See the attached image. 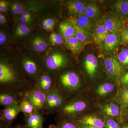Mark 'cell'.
Masks as SVG:
<instances>
[{
    "mask_svg": "<svg viewBox=\"0 0 128 128\" xmlns=\"http://www.w3.org/2000/svg\"><path fill=\"white\" fill-rule=\"evenodd\" d=\"M99 108L100 112L104 118H112L119 120L122 122L121 106L114 100L101 104Z\"/></svg>",
    "mask_w": 128,
    "mask_h": 128,
    "instance_id": "obj_10",
    "label": "cell"
},
{
    "mask_svg": "<svg viewBox=\"0 0 128 128\" xmlns=\"http://www.w3.org/2000/svg\"><path fill=\"white\" fill-rule=\"evenodd\" d=\"M13 128H28L24 125H18L14 127Z\"/></svg>",
    "mask_w": 128,
    "mask_h": 128,
    "instance_id": "obj_50",
    "label": "cell"
},
{
    "mask_svg": "<svg viewBox=\"0 0 128 128\" xmlns=\"http://www.w3.org/2000/svg\"><path fill=\"white\" fill-rule=\"evenodd\" d=\"M121 44L119 32H110L102 41L100 49L104 55L114 54Z\"/></svg>",
    "mask_w": 128,
    "mask_h": 128,
    "instance_id": "obj_8",
    "label": "cell"
},
{
    "mask_svg": "<svg viewBox=\"0 0 128 128\" xmlns=\"http://www.w3.org/2000/svg\"><path fill=\"white\" fill-rule=\"evenodd\" d=\"M86 1L70 0L66 3V7L72 18H76L84 15Z\"/></svg>",
    "mask_w": 128,
    "mask_h": 128,
    "instance_id": "obj_21",
    "label": "cell"
},
{
    "mask_svg": "<svg viewBox=\"0 0 128 128\" xmlns=\"http://www.w3.org/2000/svg\"><path fill=\"white\" fill-rule=\"evenodd\" d=\"M68 64L66 57L62 53L58 52L47 57L44 66L48 72L56 74L65 68Z\"/></svg>",
    "mask_w": 128,
    "mask_h": 128,
    "instance_id": "obj_6",
    "label": "cell"
},
{
    "mask_svg": "<svg viewBox=\"0 0 128 128\" xmlns=\"http://www.w3.org/2000/svg\"><path fill=\"white\" fill-rule=\"evenodd\" d=\"M21 14H22V16H24L25 17L31 20V18H32V15L30 12H28V11L26 10H24Z\"/></svg>",
    "mask_w": 128,
    "mask_h": 128,
    "instance_id": "obj_44",
    "label": "cell"
},
{
    "mask_svg": "<svg viewBox=\"0 0 128 128\" xmlns=\"http://www.w3.org/2000/svg\"><path fill=\"white\" fill-rule=\"evenodd\" d=\"M7 4V2L6 1H0V12H4L6 11Z\"/></svg>",
    "mask_w": 128,
    "mask_h": 128,
    "instance_id": "obj_38",
    "label": "cell"
},
{
    "mask_svg": "<svg viewBox=\"0 0 128 128\" xmlns=\"http://www.w3.org/2000/svg\"><path fill=\"white\" fill-rule=\"evenodd\" d=\"M32 44L34 49L37 52L44 51L48 47V43L40 36H38L34 38Z\"/></svg>",
    "mask_w": 128,
    "mask_h": 128,
    "instance_id": "obj_31",
    "label": "cell"
},
{
    "mask_svg": "<svg viewBox=\"0 0 128 128\" xmlns=\"http://www.w3.org/2000/svg\"><path fill=\"white\" fill-rule=\"evenodd\" d=\"M120 128H128V124L124 122L121 123Z\"/></svg>",
    "mask_w": 128,
    "mask_h": 128,
    "instance_id": "obj_49",
    "label": "cell"
},
{
    "mask_svg": "<svg viewBox=\"0 0 128 128\" xmlns=\"http://www.w3.org/2000/svg\"><path fill=\"white\" fill-rule=\"evenodd\" d=\"M57 124L60 128H80L76 120L59 116L56 119Z\"/></svg>",
    "mask_w": 128,
    "mask_h": 128,
    "instance_id": "obj_28",
    "label": "cell"
},
{
    "mask_svg": "<svg viewBox=\"0 0 128 128\" xmlns=\"http://www.w3.org/2000/svg\"><path fill=\"white\" fill-rule=\"evenodd\" d=\"M48 72H43L37 77L35 85L44 94H47L56 88V78Z\"/></svg>",
    "mask_w": 128,
    "mask_h": 128,
    "instance_id": "obj_11",
    "label": "cell"
},
{
    "mask_svg": "<svg viewBox=\"0 0 128 128\" xmlns=\"http://www.w3.org/2000/svg\"><path fill=\"white\" fill-rule=\"evenodd\" d=\"M64 40L66 48L76 54L81 52L86 45L74 36Z\"/></svg>",
    "mask_w": 128,
    "mask_h": 128,
    "instance_id": "obj_25",
    "label": "cell"
},
{
    "mask_svg": "<svg viewBox=\"0 0 128 128\" xmlns=\"http://www.w3.org/2000/svg\"><path fill=\"white\" fill-rule=\"evenodd\" d=\"M19 19H20V21L21 22V23L24 24H27L29 23L30 21V19L22 16L20 17Z\"/></svg>",
    "mask_w": 128,
    "mask_h": 128,
    "instance_id": "obj_41",
    "label": "cell"
},
{
    "mask_svg": "<svg viewBox=\"0 0 128 128\" xmlns=\"http://www.w3.org/2000/svg\"><path fill=\"white\" fill-rule=\"evenodd\" d=\"M46 20L48 26L49 31L52 29L54 26V24H55L54 21V19H52V18H48L46 19Z\"/></svg>",
    "mask_w": 128,
    "mask_h": 128,
    "instance_id": "obj_40",
    "label": "cell"
},
{
    "mask_svg": "<svg viewBox=\"0 0 128 128\" xmlns=\"http://www.w3.org/2000/svg\"><path fill=\"white\" fill-rule=\"evenodd\" d=\"M6 19L4 15L1 13H0V24H3L6 23Z\"/></svg>",
    "mask_w": 128,
    "mask_h": 128,
    "instance_id": "obj_45",
    "label": "cell"
},
{
    "mask_svg": "<svg viewBox=\"0 0 128 128\" xmlns=\"http://www.w3.org/2000/svg\"><path fill=\"white\" fill-rule=\"evenodd\" d=\"M14 4H15V6H16L18 14H21L24 10L23 7L22 5L19 4V3H14Z\"/></svg>",
    "mask_w": 128,
    "mask_h": 128,
    "instance_id": "obj_42",
    "label": "cell"
},
{
    "mask_svg": "<svg viewBox=\"0 0 128 128\" xmlns=\"http://www.w3.org/2000/svg\"><path fill=\"white\" fill-rule=\"evenodd\" d=\"M76 25L82 30L93 36L97 22L84 15L77 18H72Z\"/></svg>",
    "mask_w": 128,
    "mask_h": 128,
    "instance_id": "obj_19",
    "label": "cell"
},
{
    "mask_svg": "<svg viewBox=\"0 0 128 128\" xmlns=\"http://www.w3.org/2000/svg\"><path fill=\"white\" fill-rule=\"evenodd\" d=\"M49 39L51 42L55 44H61L64 43V38L62 36L54 32L50 34Z\"/></svg>",
    "mask_w": 128,
    "mask_h": 128,
    "instance_id": "obj_34",
    "label": "cell"
},
{
    "mask_svg": "<svg viewBox=\"0 0 128 128\" xmlns=\"http://www.w3.org/2000/svg\"><path fill=\"white\" fill-rule=\"evenodd\" d=\"M84 15L97 22L102 18L104 14L101 7L93 1H86Z\"/></svg>",
    "mask_w": 128,
    "mask_h": 128,
    "instance_id": "obj_18",
    "label": "cell"
},
{
    "mask_svg": "<svg viewBox=\"0 0 128 128\" xmlns=\"http://www.w3.org/2000/svg\"><path fill=\"white\" fill-rule=\"evenodd\" d=\"M110 33L104 24L102 18L97 22L93 36L94 42L99 48H100L102 41Z\"/></svg>",
    "mask_w": 128,
    "mask_h": 128,
    "instance_id": "obj_22",
    "label": "cell"
},
{
    "mask_svg": "<svg viewBox=\"0 0 128 128\" xmlns=\"http://www.w3.org/2000/svg\"><path fill=\"white\" fill-rule=\"evenodd\" d=\"M21 64L25 74L32 78L33 83L35 85L37 77L43 72L39 64L32 60L25 59L22 60Z\"/></svg>",
    "mask_w": 128,
    "mask_h": 128,
    "instance_id": "obj_12",
    "label": "cell"
},
{
    "mask_svg": "<svg viewBox=\"0 0 128 128\" xmlns=\"http://www.w3.org/2000/svg\"><path fill=\"white\" fill-rule=\"evenodd\" d=\"M116 83L112 80L100 82L96 86L95 93L96 96L100 98H105L112 94L116 95Z\"/></svg>",
    "mask_w": 128,
    "mask_h": 128,
    "instance_id": "obj_15",
    "label": "cell"
},
{
    "mask_svg": "<svg viewBox=\"0 0 128 128\" xmlns=\"http://www.w3.org/2000/svg\"><path fill=\"white\" fill-rule=\"evenodd\" d=\"M80 125H88L98 128H104V118L97 114H82L76 120Z\"/></svg>",
    "mask_w": 128,
    "mask_h": 128,
    "instance_id": "obj_17",
    "label": "cell"
},
{
    "mask_svg": "<svg viewBox=\"0 0 128 128\" xmlns=\"http://www.w3.org/2000/svg\"><path fill=\"white\" fill-rule=\"evenodd\" d=\"M46 98V94L35 85L26 92L23 96V98L32 104L38 111L42 113L45 106Z\"/></svg>",
    "mask_w": 128,
    "mask_h": 128,
    "instance_id": "obj_7",
    "label": "cell"
},
{
    "mask_svg": "<svg viewBox=\"0 0 128 128\" xmlns=\"http://www.w3.org/2000/svg\"><path fill=\"white\" fill-rule=\"evenodd\" d=\"M66 101L61 92L56 88L46 94L45 106L43 113L47 114L57 113Z\"/></svg>",
    "mask_w": 128,
    "mask_h": 128,
    "instance_id": "obj_5",
    "label": "cell"
},
{
    "mask_svg": "<svg viewBox=\"0 0 128 128\" xmlns=\"http://www.w3.org/2000/svg\"><path fill=\"white\" fill-rule=\"evenodd\" d=\"M20 105L21 112L25 116H28L38 111L34 106L25 98H22L19 102Z\"/></svg>",
    "mask_w": 128,
    "mask_h": 128,
    "instance_id": "obj_29",
    "label": "cell"
},
{
    "mask_svg": "<svg viewBox=\"0 0 128 128\" xmlns=\"http://www.w3.org/2000/svg\"><path fill=\"white\" fill-rule=\"evenodd\" d=\"M23 68L4 61L0 63V92L12 91L23 95L34 85L25 77Z\"/></svg>",
    "mask_w": 128,
    "mask_h": 128,
    "instance_id": "obj_1",
    "label": "cell"
},
{
    "mask_svg": "<svg viewBox=\"0 0 128 128\" xmlns=\"http://www.w3.org/2000/svg\"><path fill=\"white\" fill-rule=\"evenodd\" d=\"M80 95L66 101L58 112V116L76 120L87 109L88 104Z\"/></svg>",
    "mask_w": 128,
    "mask_h": 128,
    "instance_id": "obj_3",
    "label": "cell"
},
{
    "mask_svg": "<svg viewBox=\"0 0 128 128\" xmlns=\"http://www.w3.org/2000/svg\"><path fill=\"white\" fill-rule=\"evenodd\" d=\"M102 56V66L108 76L118 86L121 84L120 81L124 73V70L115 54Z\"/></svg>",
    "mask_w": 128,
    "mask_h": 128,
    "instance_id": "obj_4",
    "label": "cell"
},
{
    "mask_svg": "<svg viewBox=\"0 0 128 128\" xmlns=\"http://www.w3.org/2000/svg\"><path fill=\"white\" fill-rule=\"evenodd\" d=\"M114 100L120 106L128 104V87L123 86L118 90L116 95L114 97Z\"/></svg>",
    "mask_w": 128,
    "mask_h": 128,
    "instance_id": "obj_27",
    "label": "cell"
},
{
    "mask_svg": "<svg viewBox=\"0 0 128 128\" xmlns=\"http://www.w3.org/2000/svg\"><path fill=\"white\" fill-rule=\"evenodd\" d=\"M58 28L60 34L64 40L74 36V26L71 19L61 22L59 25Z\"/></svg>",
    "mask_w": 128,
    "mask_h": 128,
    "instance_id": "obj_24",
    "label": "cell"
},
{
    "mask_svg": "<svg viewBox=\"0 0 128 128\" xmlns=\"http://www.w3.org/2000/svg\"><path fill=\"white\" fill-rule=\"evenodd\" d=\"M23 96L12 91L0 92V105L4 108L17 102H19L23 98Z\"/></svg>",
    "mask_w": 128,
    "mask_h": 128,
    "instance_id": "obj_20",
    "label": "cell"
},
{
    "mask_svg": "<svg viewBox=\"0 0 128 128\" xmlns=\"http://www.w3.org/2000/svg\"><path fill=\"white\" fill-rule=\"evenodd\" d=\"M21 112L20 105L18 102L5 107L1 110L0 120L10 124Z\"/></svg>",
    "mask_w": 128,
    "mask_h": 128,
    "instance_id": "obj_14",
    "label": "cell"
},
{
    "mask_svg": "<svg viewBox=\"0 0 128 128\" xmlns=\"http://www.w3.org/2000/svg\"><path fill=\"white\" fill-rule=\"evenodd\" d=\"M120 37L122 44H128V25H126L121 31L119 32Z\"/></svg>",
    "mask_w": 128,
    "mask_h": 128,
    "instance_id": "obj_35",
    "label": "cell"
},
{
    "mask_svg": "<svg viewBox=\"0 0 128 128\" xmlns=\"http://www.w3.org/2000/svg\"><path fill=\"white\" fill-rule=\"evenodd\" d=\"M49 128H60V126L56 124V125H52L50 126Z\"/></svg>",
    "mask_w": 128,
    "mask_h": 128,
    "instance_id": "obj_51",
    "label": "cell"
},
{
    "mask_svg": "<svg viewBox=\"0 0 128 128\" xmlns=\"http://www.w3.org/2000/svg\"><path fill=\"white\" fill-rule=\"evenodd\" d=\"M108 12L121 17L126 22L128 21V0H114L110 1Z\"/></svg>",
    "mask_w": 128,
    "mask_h": 128,
    "instance_id": "obj_13",
    "label": "cell"
},
{
    "mask_svg": "<svg viewBox=\"0 0 128 128\" xmlns=\"http://www.w3.org/2000/svg\"><path fill=\"white\" fill-rule=\"evenodd\" d=\"M25 125L28 128H44L43 113L36 111L32 114L25 116Z\"/></svg>",
    "mask_w": 128,
    "mask_h": 128,
    "instance_id": "obj_23",
    "label": "cell"
},
{
    "mask_svg": "<svg viewBox=\"0 0 128 128\" xmlns=\"http://www.w3.org/2000/svg\"><path fill=\"white\" fill-rule=\"evenodd\" d=\"M43 27L45 30H47V31H49V27L48 24H47V22H46V19L43 21L42 22Z\"/></svg>",
    "mask_w": 128,
    "mask_h": 128,
    "instance_id": "obj_47",
    "label": "cell"
},
{
    "mask_svg": "<svg viewBox=\"0 0 128 128\" xmlns=\"http://www.w3.org/2000/svg\"><path fill=\"white\" fill-rule=\"evenodd\" d=\"M6 39H7V37L6 35L4 32L1 31L0 32V46H2L5 43Z\"/></svg>",
    "mask_w": 128,
    "mask_h": 128,
    "instance_id": "obj_39",
    "label": "cell"
},
{
    "mask_svg": "<svg viewBox=\"0 0 128 128\" xmlns=\"http://www.w3.org/2000/svg\"><path fill=\"white\" fill-rule=\"evenodd\" d=\"M74 23V36L79 40L83 42L86 44H92L94 42L93 37L89 33L80 28L76 24L73 19L71 18Z\"/></svg>",
    "mask_w": 128,
    "mask_h": 128,
    "instance_id": "obj_26",
    "label": "cell"
},
{
    "mask_svg": "<svg viewBox=\"0 0 128 128\" xmlns=\"http://www.w3.org/2000/svg\"><path fill=\"white\" fill-rule=\"evenodd\" d=\"M105 121L104 128H120L122 121L115 118H104Z\"/></svg>",
    "mask_w": 128,
    "mask_h": 128,
    "instance_id": "obj_32",
    "label": "cell"
},
{
    "mask_svg": "<svg viewBox=\"0 0 128 128\" xmlns=\"http://www.w3.org/2000/svg\"><path fill=\"white\" fill-rule=\"evenodd\" d=\"M102 19L110 32H119L126 26V22L122 18L110 12L104 14Z\"/></svg>",
    "mask_w": 128,
    "mask_h": 128,
    "instance_id": "obj_9",
    "label": "cell"
},
{
    "mask_svg": "<svg viewBox=\"0 0 128 128\" xmlns=\"http://www.w3.org/2000/svg\"><path fill=\"white\" fill-rule=\"evenodd\" d=\"M83 67L86 74L91 79L96 78L98 71V61L92 54H88L83 61Z\"/></svg>",
    "mask_w": 128,
    "mask_h": 128,
    "instance_id": "obj_16",
    "label": "cell"
},
{
    "mask_svg": "<svg viewBox=\"0 0 128 128\" xmlns=\"http://www.w3.org/2000/svg\"><path fill=\"white\" fill-rule=\"evenodd\" d=\"M80 128H98L90 126H88V125H80Z\"/></svg>",
    "mask_w": 128,
    "mask_h": 128,
    "instance_id": "obj_48",
    "label": "cell"
},
{
    "mask_svg": "<svg viewBox=\"0 0 128 128\" xmlns=\"http://www.w3.org/2000/svg\"><path fill=\"white\" fill-rule=\"evenodd\" d=\"M31 32L26 25L22 23L18 24L16 28V34L18 36H24L28 35Z\"/></svg>",
    "mask_w": 128,
    "mask_h": 128,
    "instance_id": "obj_33",
    "label": "cell"
},
{
    "mask_svg": "<svg viewBox=\"0 0 128 128\" xmlns=\"http://www.w3.org/2000/svg\"><path fill=\"white\" fill-rule=\"evenodd\" d=\"M56 80V88L66 101L80 95L82 83L80 76L76 72H62L58 74Z\"/></svg>",
    "mask_w": 128,
    "mask_h": 128,
    "instance_id": "obj_2",
    "label": "cell"
},
{
    "mask_svg": "<svg viewBox=\"0 0 128 128\" xmlns=\"http://www.w3.org/2000/svg\"><path fill=\"white\" fill-rule=\"evenodd\" d=\"M115 55L124 71L128 70V48H123L118 50Z\"/></svg>",
    "mask_w": 128,
    "mask_h": 128,
    "instance_id": "obj_30",
    "label": "cell"
},
{
    "mask_svg": "<svg viewBox=\"0 0 128 128\" xmlns=\"http://www.w3.org/2000/svg\"><path fill=\"white\" fill-rule=\"evenodd\" d=\"M11 9L12 12H13V14H18V12L15 6V4H12L11 6Z\"/></svg>",
    "mask_w": 128,
    "mask_h": 128,
    "instance_id": "obj_46",
    "label": "cell"
},
{
    "mask_svg": "<svg viewBox=\"0 0 128 128\" xmlns=\"http://www.w3.org/2000/svg\"><path fill=\"white\" fill-rule=\"evenodd\" d=\"M121 118L122 122L128 124V104L121 106Z\"/></svg>",
    "mask_w": 128,
    "mask_h": 128,
    "instance_id": "obj_36",
    "label": "cell"
},
{
    "mask_svg": "<svg viewBox=\"0 0 128 128\" xmlns=\"http://www.w3.org/2000/svg\"><path fill=\"white\" fill-rule=\"evenodd\" d=\"M120 84L123 86L128 87V71L124 73L122 76L120 81Z\"/></svg>",
    "mask_w": 128,
    "mask_h": 128,
    "instance_id": "obj_37",
    "label": "cell"
},
{
    "mask_svg": "<svg viewBox=\"0 0 128 128\" xmlns=\"http://www.w3.org/2000/svg\"><path fill=\"white\" fill-rule=\"evenodd\" d=\"M0 128H13V127H12L10 124L7 123L0 121Z\"/></svg>",
    "mask_w": 128,
    "mask_h": 128,
    "instance_id": "obj_43",
    "label": "cell"
}]
</instances>
